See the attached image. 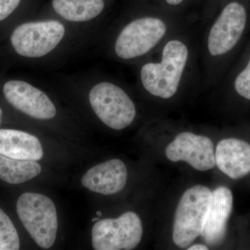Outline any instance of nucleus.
Returning a JSON list of instances; mask_svg holds the SVG:
<instances>
[{
  "label": "nucleus",
  "mask_w": 250,
  "mask_h": 250,
  "mask_svg": "<svg viewBox=\"0 0 250 250\" xmlns=\"http://www.w3.org/2000/svg\"><path fill=\"white\" fill-rule=\"evenodd\" d=\"M126 180V166L123 161L114 159L91 167L83 174L82 184L91 191L109 195L121 192Z\"/></svg>",
  "instance_id": "obj_12"
},
{
  "label": "nucleus",
  "mask_w": 250,
  "mask_h": 250,
  "mask_svg": "<svg viewBox=\"0 0 250 250\" xmlns=\"http://www.w3.org/2000/svg\"><path fill=\"white\" fill-rule=\"evenodd\" d=\"M17 213L38 246L46 250L53 246L58 219L55 205L50 198L35 192H24L18 198Z\"/></svg>",
  "instance_id": "obj_5"
},
{
  "label": "nucleus",
  "mask_w": 250,
  "mask_h": 250,
  "mask_svg": "<svg viewBox=\"0 0 250 250\" xmlns=\"http://www.w3.org/2000/svg\"><path fill=\"white\" fill-rule=\"evenodd\" d=\"M98 213V215H100V216H101V215H101V212L98 211V213Z\"/></svg>",
  "instance_id": "obj_23"
},
{
  "label": "nucleus",
  "mask_w": 250,
  "mask_h": 250,
  "mask_svg": "<svg viewBox=\"0 0 250 250\" xmlns=\"http://www.w3.org/2000/svg\"><path fill=\"white\" fill-rule=\"evenodd\" d=\"M142 236L139 215L128 211L118 218L98 220L92 229V244L95 250H130L139 246Z\"/></svg>",
  "instance_id": "obj_8"
},
{
  "label": "nucleus",
  "mask_w": 250,
  "mask_h": 250,
  "mask_svg": "<svg viewBox=\"0 0 250 250\" xmlns=\"http://www.w3.org/2000/svg\"><path fill=\"white\" fill-rule=\"evenodd\" d=\"M188 250H208V248H207V246H204V245L198 244L195 245V246H192L190 247V248H188Z\"/></svg>",
  "instance_id": "obj_21"
},
{
  "label": "nucleus",
  "mask_w": 250,
  "mask_h": 250,
  "mask_svg": "<svg viewBox=\"0 0 250 250\" xmlns=\"http://www.w3.org/2000/svg\"><path fill=\"white\" fill-rule=\"evenodd\" d=\"M215 164L232 179H241L250 172V145L236 139L222 140L215 153Z\"/></svg>",
  "instance_id": "obj_13"
},
{
  "label": "nucleus",
  "mask_w": 250,
  "mask_h": 250,
  "mask_svg": "<svg viewBox=\"0 0 250 250\" xmlns=\"http://www.w3.org/2000/svg\"><path fill=\"white\" fill-rule=\"evenodd\" d=\"M66 35L67 28L61 21L42 20L20 24L13 31L10 41L18 55L40 59L55 50Z\"/></svg>",
  "instance_id": "obj_4"
},
{
  "label": "nucleus",
  "mask_w": 250,
  "mask_h": 250,
  "mask_svg": "<svg viewBox=\"0 0 250 250\" xmlns=\"http://www.w3.org/2000/svg\"><path fill=\"white\" fill-rule=\"evenodd\" d=\"M211 194L202 185L194 186L184 192L174 215L172 239L176 246L187 248L201 235Z\"/></svg>",
  "instance_id": "obj_7"
},
{
  "label": "nucleus",
  "mask_w": 250,
  "mask_h": 250,
  "mask_svg": "<svg viewBox=\"0 0 250 250\" xmlns=\"http://www.w3.org/2000/svg\"><path fill=\"white\" fill-rule=\"evenodd\" d=\"M166 155L172 162L184 161L200 171L210 170L216 165L211 140L189 131L179 133L175 136L166 147Z\"/></svg>",
  "instance_id": "obj_9"
},
{
  "label": "nucleus",
  "mask_w": 250,
  "mask_h": 250,
  "mask_svg": "<svg viewBox=\"0 0 250 250\" xmlns=\"http://www.w3.org/2000/svg\"><path fill=\"white\" fill-rule=\"evenodd\" d=\"M166 4L172 7H177L180 6L184 2V0H164Z\"/></svg>",
  "instance_id": "obj_20"
},
{
  "label": "nucleus",
  "mask_w": 250,
  "mask_h": 250,
  "mask_svg": "<svg viewBox=\"0 0 250 250\" xmlns=\"http://www.w3.org/2000/svg\"><path fill=\"white\" fill-rule=\"evenodd\" d=\"M22 0H0V21H4L14 12Z\"/></svg>",
  "instance_id": "obj_19"
},
{
  "label": "nucleus",
  "mask_w": 250,
  "mask_h": 250,
  "mask_svg": "<svg viewBox=\"0 0 250 250\" xmlns=\"http://www.w3.org/2000/svg\"><path fill=\"white\" fill-rule=\"evenodd\" d=\"M52 4L56 14L72 23L90 22L105 8L104 0H52Z\"/></svg>",
  "instance_id": "obj_15"
},
{
  "label": "nucleus",
  "mask_w": 250,
  "mask_h": 250,
  "mask_svg": "<svg viewBox=\"0 0 250 250\" xmlns=\"http://www.w3.org/2000/svg\"><path fill=\"white\" fill-rule=\"evenodd\" d=\"M3 93L11 106L34 119L50 120L57 115L48 95L28 82L10 80L4 83Z\"/></svg>",
  "instance_id": "obj_10"
},
{
  "label": "nucleus",
  "mask_w": 250,
  "mask_h": 250,
  "mask_svg": "<svg viewBox=\"0 0 250 250\" xmlns=\"http://www.w3.org/2000/svg\"><path fill=\"white\" fill-rule=\"evenodd\" d=\"M233 81V89L236 93L241 98L250 101V57Z\"/></svg>",
  "instance_id": "obj_18"
},
{
  "label": "nucleus",
  "mask_w": 250,
  "mask_h": 250,
  "mask_svg": "<svg viewBox=\"0 0 250 250\" xmlns=\"http://www.w3.org/2000/svg\"><path fill=\"white\" fill-rule=\"evenodd\" d=\"M185 23L161 14L136 16L117 30L112 42V52L121 62H141L170 36L186 29Z\"/></svg>",
  "instance_id": "obj_2"
},
{
  "label": "nucleus",
  "mask_w": 250,
  "mask_h": 250,
  "mask_svg": "<svg viewBox=\"0 0 250 250\" xmlns=\"http://www.w3.org/2000/svg\"><path fill=\"white\" fill-rule=\"evenodd\" d=\"M20 238L14 223L0 208V250L20 249Z\"/></svg>",
  "instance_id": "obj_17"
},
{
  "label": "nucleus",
  "mask_w": 250,
  "mask_h": 250,
  "mask_svg": "<svg viewBox=\"0 0 250 250\" xmlns=\"http://www.w3.org/2000/svg\"><path fill=\"white\" fill-rule=\"evenodd\" d=\"M196 48L187 29L170 36L154 52L141 61L139 81L154 98L167 100L193 80Z\"/></svg>",
  "instance_id": "obj_1"
},
{
  "label": "nucleus",
  "mask_w": 250,
  "mask_h": 250,
  "mask_svg": "<svg viewBox=\"0 0 250 250\" xmlns=\"http://www.w3.org/2000/svg\"><path fill=\"white\" fill-rule=\"evenodd\" d=\"M232 207V192L228 188L219 187L212 192L209 207L201 233L207 244L217 246L223 241Z\"/></svg>",
  "instance_id": "obj_11"
},
{
  "label": "nucleus",
  "mask_w": 250,
  "mask_h": 250,
  "mask_svg": "<svg viewBox=\"0 0 250 250\" xmlns=\"http://www.w3.org/2000/svg\"><path fill=\"white\" fill-rule=\"evenodd\" d=\"M42 171L34 161L18 160L0 154V179L10 184H21L37 177Z\"/></svg>",
  "instance_id": "obj_16"
},
{
  "label": "nucleus",
  "mask_w": 250,
  "mask_h": 250,
  "mask_svg": "<svg viewBox=\"0 0 250 250\" xmlns=\"http://www.w3.org/2000/svg\"><path fill=\"white\" fill-rule=\"evenodd\" d=\"M97 220H98V218H93V222L96 221Z\"/></svg>",
  "instance_id": "obj_24"
},
{
  "label": "nucleus",
  "mask_w": 250,
  "mask_h": 250,
  "mask_svg": "<svg viewBox=\"0 0 250 250\" xmlns=\"http://www.w3.org/2000/svg\"><path fill=\"white\" fill-rule=\"evenodd\" d=\"M0 154L18 160H41L42 144L34 135L15 129H0Z\"/></svg>",
  "instance_id": "obj_14"
},
{
  "label": "nucleus",
  "mask_w": 250,
  "mask_h": 250,
  "mask_svg": "<svg viewBox=\"0 0 250 250\" xmlns=\"http://www.w3.org/2000/svg\"><path fill=\"white\" fill-rule=\"evenodd\" d=\"M1 116H2V110L0 108V123H1Z\"/></svg>",
  "instance_id": "obj_22"
},
{
  "label": "nucleus",
  "mask_w": 250,
  "mask_h": 250,
  "mask_svg": "<svg viewBox=\"0 0 250 250\" xmlns=\"http://www.w3.org/2000/svg\"><path fill=\"white\" fill-rule=\"evenodd\" d=\"M246 6L238 1L228 3L207 22L202 42L204 81H218L225 59L241 42L248 25Z\"/></svg>",
  "instance_id": "obj_3"
},
{
  "label": "nucleus",
  "mask_w": 250,
  "mask_h": 250,
  "mask_svg": "<svg viewBox=\"0 0 250 250\" xmlns=\"http://www.w3.org/2000/svg\"><path fill=\"white\" fill-rule=\"evenodd\" d=\"M88 99L95 115L112 129H124L136 118L133 100L121 85L111 81H101L94 85Z\"/></svg>",
  "instance_id": "obj_6"
}]
</instances>
